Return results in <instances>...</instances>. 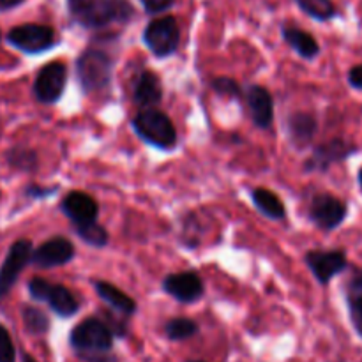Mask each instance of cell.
Wrapping results in <instances>:
<instances>
[{
	"label": "cell",
	"mask_w": 362,
	"mask_h": 362,
	"mask_svg": "<svg viewBox=\"0 0 362 362\" xmlns=\"http://www.w3.org/2000/svg\"><path fill=\"white\" fill-rule=\"evenodd\" d=\"M71 16L85 28H103L122 23L133 16L127 0H67Z\"/></svg>",
	"instance_id": "cell-1"
},
{
	"label": "cell",
	"mask_w": 362,
	"mask_h": 362,
	"mask_svg": "<svg viewBox=\"0 0 362 362\" xmlns=\"http://www.w3.org/2000/svg\"><path fill=\"white\" fill-rule=\"evenodd\" d=\"M113 60L103 49L88 48L78 57L76 74L80 87L85 94H95L105 90L112 81Z\"/></svg>",
	"instance_id": "cell-2"
},
{
	"label": "cell",
	"mask_w": 362,
	"mask_h": 362,
	"mask_svg": "<svg viewBox=\"0 0 362 362\" xmlns=\"http://www.w3.org/2000/svg\"><path fill=\"white\" fill-rule=\"evenodd\" d=\"M133 129L145 144L161 151H170L177 145V131L172 119L159 110H141L133 119Z\"/></svg>",
	"instance_id": "cell-3"
},
{
	"label": "cell",
	"mask_w": 362,
	"mask_h": 362,
	"mask_svg": "<svg viewBox=\"0 0 362 362\" xmlns=\"http://www.w3.org/2000/svg\"><path fill=\"white\" fill-rule=\"evenodd\" d=\"M69 343L78 357L88 356V354L112 352L113 332L99 318H85L71 331Z\"/></svg>",
	"instance_id": "cell-4"
},
{
	"label": "cell",
	"mask_w": 362,
	"mask_h": 362,
	"mask_svg": "<svg viewBox=\"0 0 362 362\" xmlns=\"http://www.w3.org/2000/svg\"><path fill=\"white\" fill-rule=\"evenodd\" d=\"M28 292H30L32 299L46 303L53 313L62 318L74 317L80 310V303L69 288L62 285H52L42 278L32 279L28 283Z\"/></svg>",
	"instance_id": "cell-5"
},
{
	"label": "cell",
	"mask_w": 362,
	"mask_h": 362,
	"mask_svg": "<svg viewBox=\"0 0 362 362\" xmlns=\"http://www.w3.org/2000/svg\"><path fill=\"white\" fill-rule=\"evenodd\" d=\"M308 218L324 232L339 228L349 218V205L341 198L331 193H318L311 198L308 207Z\"/></svg>",
	"instance_id": "cell-6"
},
{
	"label": "cell",
	"mask_w": 362,
	"mask_h": 362,
	"mask_svg": "<svg viewBox=\"0 0 362 362\" xmlns=\"http://www.w3.org/2000/svg\"><path fill=\"white\" fill-rule=\"evenodd\" d=\"M7 41L14 48L20 49V52L35 55V53H42L46 49L53 48L57 45V35L52 27L37 23H25L11 28L9 34H7Z\"/></svg>",
	"instance_id": "cell-7"
},
{
	"label": "cell",
	"mask_w": 362,
	"mask_h": 362,
	"mask_svg": "<svg viewBox=\"0 0 362 362\" xmlns=\"http://www.w3.org/2000/svg\"><path fill=\"white\" fill-rule=\"evenodd\" d=\"M304 260L322 286H327L336 276L343 274L350 267L345 250H311Z\"/></svg>",
	"instance_id": "cell-8"
},
{
	"label": "cell",
	"mask_w": 362,
	"mask_h": 362,
	"mask_svg": "<svg viewBox=\"0 0 362 362\" xmlns=\"http://www.w3.org/2000/svg\"><path fill=\"white\" fill-rule=\"evenodd\" d=\"M179 25L175 18L166 16L151 21L144 32V41L156 57H170L179 46Z\"/></svg>",
	"instance_id": "cell-9"
},
{
	"label": "cell",
	"mask_w": 362,
	"mask_h": 362,
	"mask_svg": "<svg viewBox=\"0 0 362 362\" xmlns=\"http://www.w3.org/2000/svg\"><path fill=\"white\" fill-rule=\"evenodd\" d=\"M67 83V69L62 62H49L41 67L34 81V95L42 105H53L62 98Z\"/></svg>",
	"instance_id": "cell-10"
},
{
	"label": "cell",
	"mask_w": 362,
	"mask_h": 362,
	"mask_svg": "<svg viewBox=\"0 0 362 362\" xmlns=\"http://www.w3.org/2000/svg\"><path fill=\"white\" fill-rule=\"evenodd\" d=\"M359 151V147L343 138H332L325 144L318 145L311 158L306 161V172H327L332 165L345 161Z\"/></svg>",
	"instance_id": "cell-11"
},
{
	"label": "cell",
	"mask_w": 362,
	"mask_h": 362,
	"mask_svg": "<svg viewBox=\"0 0 362 362\" xmlns=\"http://www.w3.org/2000/svg\"><path fill=\"white\" fill-rule=\"evenodd\" d=\"M30 240L20 239L9 247V253H7L6 260H4L2 267H0V299H4L11 292V288L16 285L25 265L30 262Z\"/></svg>",
	"instance_id": "cell-12"
},
{
	"label": "cell",
	"mask_w": 362,
	"mask_h": 362,
	"mask_svg": "<svg viewBox=\"0 0 362 362\" xmlns=\"http://www.w3.org/2000/svg\"><path fill=\"white\" fill-rule=\"evenodd\" d=\"M74 244L66 237H53L41 246L32 250L30 264L37 269H53L73 260Z\"/></svg>",
	"instance_id": "cell-13"
},
{
	"label": "cell",
	"mask_w": 362,
	"mask_h": 362,
	"mask_svg": "<svg viewBox=\"0 0 362 362\" xmlns=\"http://www.w3.org/2000/svg\"><path fill=\"white\" fill-rule=\"evenodd\" d=\"M163 290L182 304L197 303L204 296V281L193 271L175 272L163 279Z\"/></svg>",
	"instance_id": "cell-14"
},
{
	"label": "cell",
	"mask_w": 362,
	"mask_h": 362,
	"mask_svg": "<svg viewBox=\"0 0 362 362\" xmlns=\"http://www.w3.org/2000/svg\"><path fill=\"white\" fill-rule=\"evenodd\" d=\"M60 209L64 214L73 221L74 226L88 225L98 221L99 205L90 194L83 191H71L60 202Z\"/></svg>",
	"instance_id": "cell-15"
},
{
	"label": "cell",
	"mask_w": 362,
	"mask_h": 362,
	"mask_svg": "<svg viewBox=\"0 0 362 362\" xmlns=\"http://www.w3.org/2000/svg\"><path fill=\"white\" fill-rule=\"evenodd\" d=\"M349 271V278L343 283V296H345L350 324L362 339V269L350 265Z\"/></svg>",
	"instance_id": "cell-16"
},
{
	"label": "cell",
	"mask_w": 362,
	"mask_h": 362,
	"mask_svg": "<svg viewBox=\"0 0 362 362\" xmlns=\"http://www.w3.org/2000/svg\"><path fill=\"white\" fill-rule=\"evenodd\" d=\"M163 99L161 80L152 71H141L133 85V101L141 110H151L158 106Z\"/></svg>",
	"instance_id": "cell-17"
},
{
	"label": "cell",
	"mask_w": 362,
	"mask_h": 362,
	"mask_svg": "<svg viewBox=\"0 0 362 362\" xmlns=\"http://www.w3.org/2000/svg\"><path fill=\"white\" fill-rule=\"evenodd\" d=\"M246 99L253 122L260 129H269L274 120V101H272L271 92L260 85H253L247 88Z\"/></svg>",
	"instance_id": "cell-18"
},
{
	"label": "cell",
	"mask_w": 362,
	"mask_h": 362,
	"mask_svg": "<svg viewBox=\"0 0 362 362\" xmlns=\"http://www.w3.org/2000/svg\"><path fill=\"white\" fill-rule=\"evenodd\" d=\"M288 138L297 148H306L313 141L318 131V122L315 115L308 112H296L286 120Z\"/></svg>",
	"instance_id": "cell-19"
},
{
	"label": "cell",
	"mask_w": 362,
	"mask_h": 362,
	"mask_svg": "<svg viewBox=\"0 0 362 362\" xmlns=\"http://www.w3.org/2000/svg\"><path fill=\"white\" fill-rule=\"evenodd\" d=\"M94 288L98 292V296L108 304L110 308H113L115 311L122 315H134L136 313V303L127 296L126 292H122L120 288H117L115 285L106 281H94Z\"/></svg>",
	"instance_id": "cell-20"
},
{
	"label": "cell",
	"mask_w": 362,
	"mask_h": 362,
	"mask_svg": "<svg viewBox=\"0 0 362 362\" xmlns=\"http://www.w3.org/2000/svg\"><path fill=\"white\" fill-rule=\"evenodd\" d=\"M283 37L288 42L290 48L296 49L303 59L311 60L320 53V46L310 32L300 30L297 27H283Z\"/></svg>",
	"instance_id": "cell-21"
},
{
	"label": "cell",
	"mask_w": 362,
	"mask_h": 362,
	"mask_svg": "<svg viewBox=\"0 0 362 362\" xmlns=\"http://www.w3.org/2000/svg\"><path fill=\"white\" fill-rule=\"evenodd\" d=\"M251 200H253L255 207L269 219H274V221H281L285 219V204L281 202V198L271 189H265V187H257V189L251 193Z\"/></svg>",
	"instance_id": "cell-22"
},
{
	"label": "cell",
	"mask_w": 362,
	"mask_h": 362,
	"mask_svg": "<svg viewBox=\"0 0 362 362\" xmlns=\"http://www.w3.org/2000/svg\"><path fill=\"white\" fill-rule=\"evenodd\" d=\"M165 332L166 338L172 339V341H184V339H189L194 334H198V324L191 318H172V320L166 322Z\"/></svg>",
	"instance_id": "cell-23"
},
{
	"label": "cell",
	"mask_w": 362,
	"mask_h": 362,
	"mask_svg": "<svg viewBox=\"0 0 362 362\" xmlns=\"http://www.w3.org/2000/svg\"><path fill=\"white\" fill-rule=\"evenodd\" d=\"M21 317H23L25 329H27L30 334L41 336L49 331L48 315H46L42 310H39V308L25 306L23 311H21Z\"/></svg>",
	"instance_id": "cell-24"
},
{
	"label": "cell",
	"mask_w": 362,
	"mask_h": 362,
	"mask_svg": "<svg viewBox=\"0 0 362 362\" xmlns=\"http://www.w3.org/2000/svg\"><path fill=\"white\" fill-rule=\"evenodd\" d=\"M296 2L308 16L318 21H327L336 16V7L332 0H296Z\"/></svg>",
	"instance_id": "cell-25"
},
{
	"label": "cell",
	"mask_w": 362,
	"mask_h": 362,
	"mask_svg": "<svg viewBox=\"0 0 362 362\" xmlns=\"http://www.w3.org/2000/svg\"><path fill=\"white\" fill-rule=\"evenodd\" d=\"M76 230L78 237H80L83 243H87L88 246L94 247H105L106 244L110 243V235L101 225L95 223H88V225H81V226H74Z\"/></svg>",
	"instance_id": "cell-26"
},
{
	"label": "cell",
	"mask_w": 362,
	"mask_h": 362,
	"mask_svg": "<svg viewBox=\"0 0 362 362\" xmlns=\"http://www.w3.org/2000/svg\"><path fill=\"white\" fill-rule=\"evenodd\" d=\"M11 165L18 170H27V172H32L37 166V154L34 151H28V148L18 147L9 151V156H7Z\"/></svg>",
	"instance_id": "cell-27"
},
{
	"label": "cell",
	"mask_w": 362,
	"mask_h": 362,
	"mask_svg": "<svg viewBox=\"0 0 362 362\" xmlns=\"http://www.w3.org/2000/svg\"><path fill=\"white\" fill-rule=\"evenodd\" d=\"M212 88L218 92L219 95H228V98H239L240 87L235 80L226 76H219L212 80Z\"/></svg>",
	"instance_id": "cell-28"
},
{
	"label": "cell",
	"mask_w": 362,
	"mask_h": 362,
	"mask_svg": "<svg viewBox=\"0 0 362 362\" xmlns=\"http://www.w3.org/2000/svg\"><path fill=\"white\" fill-rule=\"evenodd\" d=\"M0 362H16V349L4 325H0Z\"/></svg>",
	"instance_id": "cell-29"
},
{
	"label": "cell",
	"mask_w": 362,
	"mask_h": 362,
	"mask_svg": "<svg viewBox=\"0 0 362 362\" xmlns=\"http://www.w3.org/2000/svg\"><path fill=\"white\" fill-rule=\"evenodd\" d=\"M141 4H144L145 11L147 13H161V11L168 9L170 6H172L173 0H140Z\"/></svg>",
	"instance_id": "cell-30"
},
{
	"label": "cell",
	"mask_w": 362,
	"mask_h": 362,
	"mask_svg": "<svg viewBox=\"0 0 362 362\" xmlns=\"http://www.w3.org/2000/svg\"><path fill=\"white\" fill-rule=\"evenodd\" d=\"M346 80H349V85L354 90L362 92V64H357V66H354L352 69L349 71Z\"/></svg>",
	"instance_id": "cell-31"
},
{
	"label": "cell",
	"mask_w": 362,
	"mask_h": 362,
	"mask_svg": "<svg viewBox=\"0 0 362 362\" xmlns=\"http://www.w3.org/2000/svg\"><path fill=\"white\" fill-rule=\"evenodd\" d=\"M81 361L85 362H119L112 352H101V354H88V356H80Z\"/></svg>",
	"instance_id": "cell-32"
},
{
	"label": "cell",
	"mask_w": 362,
	"mask_h": 362,
	"mask_svg": "<svg viewBox=\"0 0 362 362\" xmlns=\"http://www.w3.org/2000/svg\"><path fill=\"white\" fill-rule=\"evenodd\" d=\"M52 193H55V187H37V186H30L27 189V194L30 198H46L49 197Z\"/></svg>",
	"instance_id": "cell-33"
},
{
	"label": "cell",
	"mask_w": 362,
	"mask_h": 362,
	"mask_svg": "<svg viewBox=\"0 0 362 362\" xmlns=\"http://www.w3.org/2000/svg\"><path fill=\"white\" fill-rule=\"evenodd\" d=\"M23 0H0V11H7V9H13V7L20 6Z\"/></svg>",
	"instance_id": "cell-34"
},
{
	"label": "cell",
	"mask_w": 362,
	"mask_h": 362,
	"mask_svg": "<svg viewBox=\"0 0 362 362\" xmlns=\"http://www.w3.org/2000/svg\"><path fill=\"white\" fill-rule=\"evenodd\" d=\"M21 361H23V362H37V361H35L34 359V357H32V356H28V354H21Z\"/></svg>",
	"instance_id": "cell-35"
},
{
	"label": "cell",
	"mask_w": 362,
	"mask_h": 362,
	"mask_svg": "<svg viewBox=\"0 0 362 362\" xmlns=\"http://www.w3.org/2000/svg\"><path fill=\"white\" fill-rule=\"evenodd\" d=\"M357 182H359V189H361V193H362V166H361L359 173H357Z\"/></svg>",
	"instance_id": "cell-36"
},
{
	"label": "cell",
	"mask_w": 362,
	"mask_h": 362,
	"mask_svg": "<svg viewBox=\"0 0 362 362\" xmlns=\"http://www.w3.org/2000/svg\"><path fill=\"white\" fill-rule=\"evenodd\" d=\"M187 362H204V361H187Z\"/></svg>",
	"instance_id": "cell-37"
},
{
	"label": "cell",
	"mask_w": 362,
	"mask_h": 362,
	"mask_svg": "<svg viewBox=\"0 0 362 362\" xmlns=\"http://www.w3.org/2000/svg\"><path fill=\"white\" fill-rule=\"evenodd\" d=\"M0 39H2V34H0Z\"/></svg>",
	"instance_id": "cell-38"
}]
</instances>
